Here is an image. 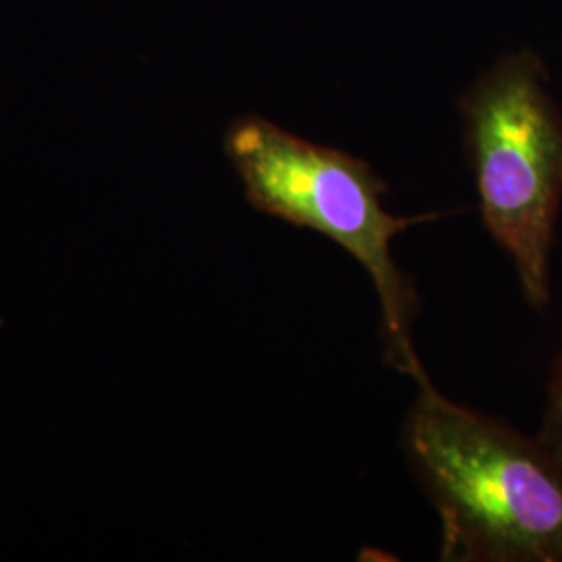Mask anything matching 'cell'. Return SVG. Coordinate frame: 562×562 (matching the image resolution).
Here are the masks:
<instances>
[{
    "instance_id": "3957f363",
    "label": "cell",
    "mask_w": 562,
    "mask_h": 562,
    "mask_svg": "<svg viewBox=\"0 0 562 562\" xmlns=\"http://www.w3.org/2000/svg\"><path fill=\"white\" fill-rule=\"evenodd\" d=\"M459 109L483 225L515 265L527 304L546 311L562 209V111L546 90L542 60L506 55Z\"/></svg>"
},
{
    "instance_id": "6da1fadb",
    "label": "cell",
    "mask_w": 562,
    "mask_h": 562,
    "mask_svg": "<svg viewBox=\"0 0 562 562\" xmlns=\"http://www.w3.org/2000/svg\"><path fill=\"white\" fill-rule=\"evenodd\" d=\"M402 448L442 522L448 562H562V454L448 401L427 380Z\"/></svg>"
},
{
    "instance_id": "7a4b0ae2",
    "label": "cell",
    "mask_w": 562,
    "mask_h": 562,
    "mask_svg": "<svg viewBox=\"0 0 562 562\" xmlns=\"http://www.w3.org/2000/svg\"><path fill=\"white\" fill-rule=\"evenodd\" d=\"M223 146L257 211L319 232L359 261L382 306L385 361L417 383L427 380L413 346L419 294L394 261L392 244L408 227L436 222L452 211L392 215L383 206L387 186L369 162L304 140L257 115L234 121Z\"/></svg>"
},
{
    "instance_id": "277c9868",
    "label": "cell",
    "mask_w": 562,
    "mask_h": 562,
    "mask_svg": "<svg viewBox=\"0 0 562 562\" xmlns=\"http://www.w3.org/2000/svg\"><path fill=\"white\" fill-rule=\"evenodd\" d=\"M538 438L562 454V352L550 371L548 401Z\"/></svg>"
}]
</instances>
